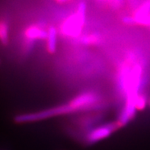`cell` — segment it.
<instances>
[{"label":"cell","mask_w":150,"mask_h":150,"mask_svg":"<svg viewBox=\"0 0 150 150\" xmlns=\"http://www.w3.org/2000/svg\"><path fill=\"white\" fill-rule=\"evenodd\" d=\"M78 41L83 46H98L102 41V38L99 34L90 33L82 35L78 39Z\"/></svg>","instance_id":"cell-7"},{"label":"cell","mask_w":150,"mask_h":150,"mask_svg":"<svg viewBox=\"0 0 150 150\" xmlns=\"http://www.w3.org/2000/svg\"><path fill=\"white\" fill-rule=\"evenodd\" d=\"M57 1L59 2V3H66V2H69V1H70V0H57Z\"/></svg>","instance_id":"cell-11"},{"label":"cell","mask_w":150,"mask_h":150,"mask_svg":"<svg viewBox=\"0 0 150 150\" xmlns=\"http://www.w3.org/2000/svg\"><path fill=\"white\" fill-rule=\"evenodd\" d=\"M149 105H150V100H149Z\"/></svg>","instance_id":"cell-12"},{"label":"cell","mask_w":150,"mask_h":150,"mask_svg":"<svg viewBox=\"0 0 150 150\" xmlns=\"http://www.w3.org/2000/svg\"><path fill=\"white\" fill-rule=\"evenodd\" d=\"M123 21L124 23L127 24V25H135V21H134V18L132 16H125V17L123 18Z\"/></svg>","instance_id":"cell-10"},{"label":"cell","mask_w":150,"mask_h":150,"mask_svg":"<svg viewBox=\"0 0 150 150\" xmlns=\"http://www.w3.org/2000/svg\"><path fill=\"white\" fill-rule=\"evenodd\" d=\"M143 80V67L136 62L135 57L130 55L120 65L118 71L117 82L120 91L125 101L123 108L129 111H137L135 101L139 95Z\"/></svg>","instance_id":"cell-2"},{"label":"cell","mask_w":150,"mask_h":150,"mask_svg":"<svg viewBox=\"0 0 150 150\" xmlns=\"http://www.w3.org/2000/svg\"><path fill=\"white\" fill-rule=\"evenodd\" d=\"M147 105V98L143 93H139L137 95L135 101V107L137 110H143L146 108Z\"/></svg>","instance_id":"cell-9"},{"label":"cell","mask_w":150,"mask_h":150,"mask_svg":"<svg viewBox=\"0 0 150 150\" xmlns=\"http://www.w3.org/2000/svg\"><path fill=\"white\" fill-rule=\"evenodd\" d=\"M58 30L55 27L51 26L48 28L47 29V37L46 39L47 44V51L50 54H53L57 50V35H58Z\"/></svg>","instance_id":"cell-6"},{"label":"cell","mask_w":150,"mask_h":150,"mask_svg":"<svg viewBox=\"0 0 150 150\" xmlns=\"http://www.w3.org/2000/svg\"><path fill=\"white\" fill-rule=\"evenodd\" d=\"M86 5L81 2L78 9L65 19L59 28V33L63 37L70 39H79L82 36L83 27L86 22Z\"/></svg>","instance_id":"cell-3"},{"label":"cell","mask_w":150,"mask_h":150,"mask_svg":"<svg viewBox=\"0 0 150 150\" xmlns=\"http://www.w3.org/2000/svg\"><path fill=\"white\" fill-rule=\"evenodd\" d=\"M47 37V30L40 25H31L24 31L25 45L27 47H31L38 40H46Z\"/></svg>","instance_id":"cell-5"},{"label":"cell","mask_w":150,"mask_h":150,"mask_svg":"<svg viewBox=\"0 0 150 150\" xmlns=\"http://www.w3.org/2000/svg\"><path fill=\"white\" fill-rule=\"evenodd\" d=\"M100 102L101 97L95 91H83L71 98L68 102L39 111L18 114L14 117L13 120L16 124L41 121L55 117L95 110L100 105Z\"/></svg>","instance_id":"cell-1"},{"label":"cell","mask_w":150,"mask_h":150,"mask_svg":"<svg viewBox=\"0 0 150 150\" xmlns=\"http://www.w3.org/2000/svg\"><path fill=\"white\" fill-rule=\"evenodd\" d=\"M119 129L120 127L116 121L99 125L87 131L84 140L87 144H95L109 137Z\"/></svg>","instance_id":"cell-4"},{"label":"cell","mask_w":150,"mask_h":150,"mask_svg":"<svg viewBox=\"0 0 150 150\" xmlns=\"http://www.w3.org/2000/svg\"><path fill=\"white\" fill-rule=\"evenodd\" d=\"M9 40V25L5 19L0 18V43L4 46L8 44Z\"/></svg>","instance_id":"cell-8"}]
</instances>
